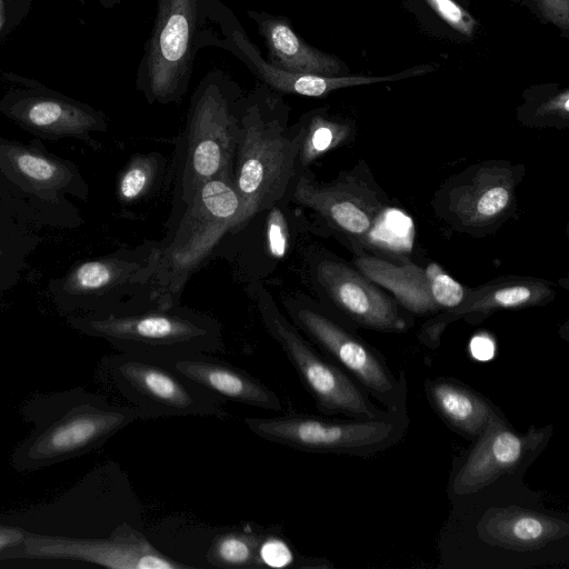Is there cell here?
Masks as SVG:
<instances>
[{"label": "cell", "instance_id": "6da1fadb", "mask_svg": "<svg viewBox=\"0 0 569 569\" xmlns=\"http://www.w3.org/2000/svg\"><path fill=\"white\" fill-rule=\"evenodd\" d=\"M289 106L264 84L246 97L232 164V184L241 213L232 234L291 194L301 130L288 124ZM231 234V236H232Z\"/></svg>", "mask_w": 569, "mask_h": 569}, {"label": "cell", "instance_id": "7a4b0ae2", "mask_svg": "<svg viewBox=\"0 0 569 569\" xmlns=\"http://www.w3.org/2000/svg\"><path fill=\"white\" fill-rule=\"evenodd\" d=\"M31 432L12 451L10 463L21 472L39 470L101 447L137 420H148L140 409L108 401L101 395L76 388L30 397L21 408Z\"/></svg>", "mask_w": 569, "mask_h": 569}, {"label": "cell", "instance_id": "3957f363", "mask_svg": "<svg viewBox=\"0 0 569 569\" xmlns=\"http://www.w3.org/2000/svg\"><path fill=\"white\" fill-rule=\"evenodd\" d=\"M231 176H221L199 187L181 204L182 210L168 234L154 242L142 278L152 305L168 308L181 303L191 276L234 232L241 206Z\"/></svg>", "mask_w": 569, "mask_h": 569}, {"label": "cell", "instance_id": "277c9868", "mask_svg": "<svg viewBox=\"0 0 569 569\" xmlns=\"http://www.w3.org/2000/svg\"><path fill=\"white\" fill-rule=\"evenodd\" d=\"M80 328L119 352L172 365L223 349L222 328L212 316L181 303L148 305L88 318Z\"/></svg>", "mask_w": 569, "mask_h": 569}, {"label": "cell", "instance_id": "5b68a950", "mask_svg": "<svg viewBox=\"0 0 569 569\" xmlns=\"http://www.w3.org/2000/svg\"><path fill=\"white\" fill-rule=\"evenodd\" d=\"M246 97L221 70L208 72L197 86L182 137L180 204L207 181L232 174Z\"/></svg>", "mask_w": 569, "mask_h": 569}, {"label": "cell", "instance_id": "8992f818", "mask_svg": "<svg viewBox=\"0 0 569 569\" xmlns=\"http://www.w3.org/2000/svg\"><path fill=\"white\" fill-rule=\"evenodd\" d=\"M246 292L266 331L282 349L321 413L377 419L393 412L376 405L361 386L318 350L279 309L260 281H250Z\"/></svg>", "mask_w": 569, "mask_h": 569}, {"label": "cell", "instance_id": "52a82bcc", "mask_svg": "<svg viewBox=\"0 0 569 569\" xmlns=\"http://www.w3.org/2000/svg\"><path fill=\"white\" fill-rule=\"evenodd\" d=\"M281 306L289 320L327 358L349 375L388 411L407 409L405 372L396 376L383 356L356 329L339 320L321 303L301 292L284 293Z\"/></svg>", "mask_w": 569, "mask_h": 569}, {"label": "cell", "instance_id": "ba28073f", "mask_svg": "<svg viewBox=\"0 0 569 569\" xmlns=\"http://www.w3.org/2000/svg\"><path fill=\"white\" fill-rule=\"evenodd\" d=\"M260 439L295 450L370 457L398 443L409 426L407 409L377 419L336 420L307 413L248 417Z\"/></svg>", "mask_w": 569, "mask_h": 569}, {"label": "cell", "instance_id": "9c48e42d", "mask_svg": "<svg viewBox=\"0 0 569 569\" xmlns=\"http://www.w3.org/2000/svg\"><path fill=\"white\" fill-rule=\"evenodd\" d=\"M99 377L149 419L231 418L223 399L203 389L170 363L119 352L101 360Z\"/></svg>", "mask_w": 569, "mask_h": 569}, {"label": "cell", "instance_id": "30bf717a", "mask_svg": "<svg viewBox=\"0 0 569 569\" xmlns=\"http://www.w3.org/2000/svg\"><path fill=\"white\" fill-rule=\"evenodd\" d=\"M301 259L317 301L342 322L382 332H403L411 326L393 297L356 267L316 247L306 248Z\"/></svg>", "mask_w": 569, "mask_h": 569}, {"label": "cell", "instance_id": "8fae6325", "mask_svg": "<svg viewBox=\"0 0 569 569\" xmlns=\"http://www.w3.org/2000/svg\"><path fill=\"white\" fill-rule=\"evenodd\" d=\"M200 0H157L150 37L138 68L137 88L150 103H179L192 74Z\"/></svg>", "mask_w": 569, "mask_h": 569}, {"label": "cell", "instance_id": "7c38bea8", "mask_svg": "<svg viewBox=\"0 0 569 569\" xmlns=\"http://www.w3.org/2000/svg\"><path fill=\"white\" fill-rule=\"evenodd\" d=\"M552 426H530L516 431L499 408L490 416L481 436L473 441L450 479L451 499L468 498L485 490L509 473L523 471L546 448Z\"/></svg>", "mask_w": 569, "mask_h": 569}, {"label": "cell", "instance_id": "4fadbf2b", "mask_svg": "<svg viewBox=\"0 0 569 569\" xmlns=\"http://www.w3.org/2000/svg\"><path fill=\"white\" fill-rule=\"evenodd\" d=\"M73 561L111 569H189L157 549L140 531L122 523L107 537L62 539L28 535L6 561Z\"/></svg>", "mask_w": 569, "mask_h": 569}, {"label": "cell", "instance_id": "5bb4252c", "mask_svg": "<svg viewBox=\"0 0 569 569\" xmlns=\"http://www.w3.org/2000/svg\"><path fill=\"white\" fill-rule=\"evenodd\" d=\"M290 201L312 211L336 234L353 246L370 233L382 211V203L373 191L362 188L351 174L322 183L308 170L298 177Z\"/></svg>", "mask_w": 569, "mask_h": 569}, {"label": "cell", "instance_id": "9a60e30c", "mask_svg": "<svg viewBox=\"0 0 569 569\" xmlns=\"http://www.w3.org/2000/svg\"><path fill=\"white\" fill-rule=\"evenodd\" d=\"M353 266L377 283L410 313L436 315L458 306L467 288L449 276L439 264L421 267L415 263L396 264L359 254Z\"/></svg>", "mask_w": 569, "mask_h": 569}, {"label": "cell", "instance_id": "2e32d148", "mask_svg": "<svg viewBox=\"0 0 569 569\" xmlns=\"http://www.w3.org/2000/svg\"><path fill=\"white\" fill-rule=\"evenodd\" d=\"M555 297L550 281L527 277H503L475 289H467L455 308L436 313L420 328L418 338L429 348L440 346L441 336L453 321L463 319L479 323L500 310H515L545 305Z\"/></svg>", "mask_w": 569, "mask_h": 569}, {"label": "cell", "instance_id": "e0dca14e", "mask_svg": "<svg viewBox=\"0 0 569 569\" xmlns=\"http://www.w3.org/2000/svg\"><path fill=\"white\" fill-rule=\"evenodd\" d=\"M518 176L516 167L506 162L471 168L448 189L447 217L469 230L493 226L513 204Z\"/></svg>", "mask_w": 569, "mask_h": 569}, {"label": "cell", "instance_id": "ac0fdd59", "mask_svg": "<svg viewBox=\"0 0 569 569\" xmlns=\"http://www.w3.org/2000/svg\"><path fill=\"white\" fill-rule=\"evenodd\" d=\"M480 539L508 551H539L568 537L567 520L523 507H493L478 525Z\"/></svg>", "mask_w": 569, "mask_h": 569}, {"label": "cell", "instance_id": "d6986e66", "mask_svg": "<svg viewBox=\"0 0 569 569\" xmlns=\"http://www.w3.org/2000/svg\"><path fill=\"white\" fill-rule=\"evenodd\" d=\"M267 48L268 62L284 72L326 77L346 76L347 66L337 57L307 43L284 16L264 11L247 12Z\"/></svg>", "mask_w": 569, "mask_h": 569}, {"label": "cell", "instance_id": "ffe728a7", "mask_svg": "<svg viewBox=\"0 0 569 569\" xmlns=\"http://www.w3.org/2000/svg\"><path fill=\"white\" fill-rule=\"evenodd\" d=\"M172 366L223 400L276 412L283 409L279 396L261 380L211 355L180 359Z\"/></svg>", "mask_w": 569, "mask_h": 569}, {"label": "cell", "instance_id": "44dd1931", "mask_svg": "<svg viewBox=\"0 0 569 569\" xmlns=\"http://www.w3.org/2000/svg\"><path fill=\"white\" fill-rule=\"evenodd\" d=\"M425 392L447 426L472 442L485 431L497 408L482 395L455 378L427 379Z\"/></svg>", "mask_w": 569, "mask_h": 569}, {"label": "cell", "instance_id": "7402d4cb", "mask_svg": "<svg viewBox=\"0 0 569 569\" xmlns=\"http://www.w3.org/2000/svg\"><path fill=\"white\" fill-rule=\"evenodd\" d=\"M11 114L27 128L48 136L87 137L103 130L104 121L93 110L56 98H30L11 108Z\"/></svg>", "mask_w": 569, "mask_h": 569}, {"label": "cell", "instance_id": "603a6c76", "mask_svg": "<svg viewBox=\"0 0 569 569\" xmlns=\"http://www.w3.org/2000/svg\"><path fill=\"white\" fill-rule=\"evenodd\" d=\"M0 168L23 190L46 199H53L72 178L63 162L13 143L0 146Z\"/></svg>", "mask_w": 569, "mask_h": 569}, {"label": "cell", "instance_id": "cb8c5ba5", "mask_svg": "<svg viewBox=\"0 0 569 569\" xmlns=\"http://www.w3.org/2000/svg\"><path fill=\"white\" fill-rule=\"evenodd\" d=\"M301 137L296 160L297 177L329 151L342 146L352 136V124L319 108L303 113L297 121Z\"/></svg>", "mask_w": 569, "mask_h": 569}, {"label": "cell", "instance_id": "d4e9b609", "mask_svg": "<svg viewBox=\"0 0 569 569\" xmlns=\"http://www.w3.org/2000/svg\"><path fill=\"white\" fill-rule=\"evenodd\" d=\"M264 532L234 529L217 535L207 553L211 567L228 569L261 568L259 548Z\"/></svg>", "mask_w": 569, "mask_h": 569}, {"label": "cell", "instance_id": "484cf974", "mask_svg": "<svg viewBox=\"0 0 569 569\" xmlns=\"http://www.w3.org/2000/svg\"><path fill=\"white\" fill-rule=\"evenodd\" d=\"M163 164L164 159L159 152L133 154L118 178L119 201L131 204L144 199L156 187Z\"/></svg>", "mask_w": 569, "mask_h": 569}, {"label": "cell", "instance_id": "4316f807", "mask_svg": "<svg viewBox=\"0 0 569 569\" xmlns=\"http://www.w3.org/2000/svg\"><path fill=\"white\" fill-rule=\"evenodd\" d=\"M290 198H283L266 211L263 221V242L269 258L280 261L287 257L292 248L295 238L293 214L289 210Z\"/></svg>", "mask_w": 569, "mask_h": 569}, {"label": "cell", "instance_id": "83f0119b", "mask_svg": "<svg viewBox=\"0 0 569 569\" xmlns=\"http://www.w3.org/2000/svg\"><path fill=\"white\" fill-rule=\"evenodd\" d=\"M426 3L459 33L471 37L476 29L475 19L455 0H425Z\"/></svg>", "mask_w": 569, "mask_h": 569}, {"label": "cell", "instance_id": "f1b7e54d", "mask_svg": "<svg viewBox=\"0 0 569 569\" xmlns=\"http://www.w3.org/2000/svg\"><path fill=\"white\" fill-rule=\"evenodd\" d=\"M262 567L284 568L296 562L288 542L277 533L264 532L259 548Z\"/></svg>", "mask_w": 569, "mask_h": 569}, {"label": "cell", "instance_id": "f546056e", "mask_svg": "<svg viewBox=\"0 0 569 569\" xmlns=\"http://www.w3.org/2000/svg\"><path fill=\"white\" fill-rule=\"evenodd\" d=\"M569 92L565 89L561 92L550 96L537 106L535 112L529 118L535 126L560 124L561 121L569 120Z\"/></svg>", "mask_w": 569, "mask_h": 569}, {"label": "cell", "instance_id": "4dcf8cb0", "mask_svg": "<svg viewBox=\"0 0 569 569\" xmlns=\"http://www.w3.org/2000/svg\"><path fill=\"white\" fill-rule=\"evenodd\" d=\"M28 535L16 515L0 516V563L24 542Z\"/></svg>", "mask_w": 569, "mask_h": 569}, {"label": "cell", "instance_id": "1f68e13d", "mask_svg": "<svg viewBox=\"0 0 569 569\" xmlns=\"http://www.w3.org/2000/svg\"><path fill=\"white\" fill-rule=\"evenodd\" d=\"M542 17L555 26L568 29L569 0H533Z\"/></svg>", "mask_w": 569, "mask_h": 569}, {"label": "cell", "instance_id": "d6a6232c", "mask_svg": "<svg viewBox=\"0 0 569 569\" xmlns=\"http://www.w3.org/2000/svg\"><path fill=\"white\" fill-rule=\"evenodd\" d=\"M104 8H111L119 3L121 0H99Z\"/></svg>", "mask_w": 569, "mask_h": 569}]
</instances>
